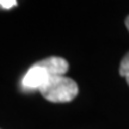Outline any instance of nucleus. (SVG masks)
I'll return each instance as SVG.
<instances>
[{
  "instance_id": "f257e3e1",
  "label": "nucleus",
  "mask_w": 129,
  "mask_h": 129,
  "mask_svg": "<svg viewBox=\"0 0 129 129\" xmlns=\"http://www.w3.org/2000/svg\"><path fill=\"white\" fill-rule=\"evenodd\" d=\"M44 99L51 103H68L79 93L78 84L66 75H51L40 90Z\"/></svg>"
},
{
  "instance_id": "f03ea898",
  "label": "nucleus",
  "mask_w": 129,
  "mask_h": 129,
  "mask_svg": "<svg viewBox=\"0 0 129 129\" xmlns=\"http://www.w3.org/2000/svg\"><path fill=\"white\" fill-rule=\"evenodd\" d=\"M51 74L47 69L46 66L38 61L28 69V72L22 79V87L26 91H34V90H41L50 79Z\"/></svg>"
},
{
  "instance_id": "7ed1b4c3",
  "label": "nucleus",
  "mask_w": 129,
  "mask_h": 129,
  "mask_svg": "<svg viewBox=\"0 0 129 129\" xmlns=\"http://www.w3.org/2000/svg\"><path fill=\"white\" fill-rule=\"evenodd\" d=\"M40 62L43 66H46L51 75H64L69 69V63L67 60L60 56H50L41 60Z\"/></svg>"
},
{
  "instance_id": "20e7f679",
  "label": "nucleus",
  "mask_w": 129,
  "mask_h": 129,
  "mask_svg": "<svg viewBox=\"0 0 129 129\" xmlns=\"http://www.w3.org/2000/svg\"><path fill=\"white\" fill-rule=\"evenodd\" d=\"M120 74L121 77L125 78L127 83L129 85V53H127L124 55V57L122 59L120 64Z\"/></svg>"
},
{
  "instance_id": "39448f33",
  "label": "nucleus",
  "mask_w": 129,
  "mask_h": 129,
  "mask_svg": "<svg viewBox=\"0 0 129 129\" xmlns=\"http://www.w3.org/2000/svg\"><path fill=\"white\" fill-rule=\"evenodd\" d=\"M0 6L4 10H11L17 6V0H0Z\"/></svg>"
},
{
  "instance_id": "423d86ee",
  "label": "nucleus",
  "mask_w": 129,
  "mask_h": 129,
  "mask_svg": "<svg viewBox=\"0 0 129 129\" xmlns=\"http://www.w3.org/2000/svg\"><path fill=\"white\" fill-rule=\"evenodd\" d=\"M125 26H127V29H128V31H129V16L125 18Z\"/></svg>"
}]
</instances>
